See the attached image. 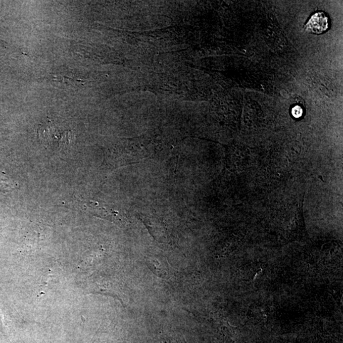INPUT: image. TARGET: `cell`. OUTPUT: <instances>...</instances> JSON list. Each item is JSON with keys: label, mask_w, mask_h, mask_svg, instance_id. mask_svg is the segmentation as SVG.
I'll return each instance as SVG.
<instances>
[{"label": "cell", "mask_w": 343, "mask_h": 343, "mask_svg": "<svg viewBox=\"0 0 343 343\" xmlns=\"http://www.w3.org/2000/svg\"><path fill=\"white\" fill-rule=\"evenodd\" d=\"M38 133L40 141L45 145H48L51 140L56 139L55 144H59V147H64L63 145L70 144L72 140L71 139L70 132H61L56 129L53 125L48 123L40 125Z\"/></svg>", "instance_id": "obj_1"}, {"label": "cell", "mask_w": 343, "mask_h": 343, "mask_svg": "<svg viewBox=\"0 0 343 343\" xmlns=\"http://www.w3.org/2000/svg\"><path fill=\"white\" fill-rule=\"evenodd\" d=\"M303 113L302 108L300 106H296L295 107L292 108V114L293 117L296 118H300L302 117Z\"/></svg>", "instance_id": "obj_3"}, {"label": "cell", "mask_w": 343, "mask_h": 343, "mask_svg": "<svg viewBox=\"0 0 343 343\" xmlns=\"http://www.w3.org/2000/svg\"><path fill=\"white\" fill-rule=\"evenodd\" d=\"M329 18L324 12L313 15L305 26L306 31L314 34H322L329 28Z\"/></svg>", "instance_id": "obj_2"}]
</instances>
